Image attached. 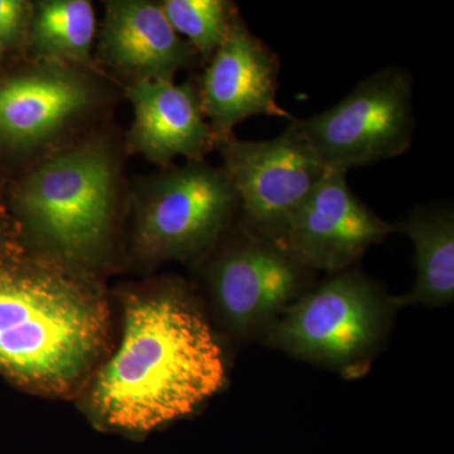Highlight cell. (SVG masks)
<instances>
[{
	"mask_svg": "<svg viewBox=\"0 0 454 454\" xmlns=\"http://www.w3.org/2000/svg\"><path fill=\"white\" fill-rule=\"evenodd\" d=\"M11 244H9V238L7 231H5L4 226L0 223V258L3 256L12 255Z\"/></svg>",
	"mask_w": 454,
	"mask_h": 454,
	"instance_id": "cell-18",
	"label": "cell"
},
{
	"mask_svg": "<svg viewBox=\"0 0 454 454\" xmlns=\"http://www.w3.org/2000/svg\"><path fill=\"white\" fill-rule=\"evenodd\" d=\"M394 309L378 284L349 268L291 304L271 325L267 340L291 356L348 375L376 354Z\"/></svg>",
	"mask_w": 454,
	"mask_h": 454,
	"instance_id": "cell-4",
	"label": "cell"
},
{
	"mask_svg": "<svg viewBox=\"0 0 454 454\" xmlns=\"http://www.w3.org/2000/svg\"><path fill=\"white\" fill-rule=\"evenodd\" d=\"M139 199V243L154 258L201 255L239 212L225 170L205 160H188L149 179Z\"/></svg>",
	"mask_w": 454,
	"mask_h": 454,
	"instance_id": "cell-7",
	"label": "cell"
},
{
	"mask_svg": "<svg viewBox=\"0 0 454 454\" xmlns=\"http://www.w3.org/2000/svg\"><path fill=\"white\" fill-rule=\"evenodd\" d=\"M162 8L170 26L205 61L219 49L239 13L234 3L227 0H166Z\"/></svg>",
	"mask_w": 454,
	"mask_h": 454,
	"instance_id": "cell-16",
	"label": "cell"
},
{
	"mask_svg": "<svg viewBox=\"0 0 454 454\" xmlns=\"http://www.w3.org/2000/svg\"><path fill=\"white\" fill-rule=\"evenodd\" d=\"M411 239L417 277L411 291L391 298L395 309L422 304L442 307L454 300V212L452 205L418 206L393 223Z\"/></svg>",
	"mask_w": 454,
	"mask_h": 454,
	"instance_id": "cell-14",
	"label": "cell"
},
{
	"mask_svg": "<svg viewBox=\"0 0 454 454\" xmlns=\"http://www.w3.org/2000/svg\"><path fill=\"white\" fill-rule=\"evenodd\" d=\"M29 7L20 0H0V44H11L23 32Z\"/></svg>",
	"mask_w": 454,
	"mask_h": 454,
	"instance_id": "cell-17",
	"label": "cell"
},
{
	"mask_svg": "<svg viewBox=\"0 0 454 454\" xmlns=\"http://www.w3.org/2000/svg\"><path fill=\"white\" fill-rule=\"evenodd\" d=\"M118 167L104 140H89L44 160L18 188L17 210L33 234L64 258L100 252L112 232Z\"/></svg>",
	"mask_w": 454,
	"mask_h": 454,
	"instance_id": "cell-3",
	"label": "cell"
},
{
	"mask_svg": "<svg viewBox=\"0 0 454 454\" xmlns=\"http://www.w3.org/2000/svg\"><path fill=\"white\" fill-rule=\"evenodd\" d=\"M97 32L88 0H50L37 5L32 20L33 50L50 62H83Z\"/></svg>",
	"mask_w": 454,
	"mask_h": 454,
	"instance_id": "cell-15",
	"label": "cell"
},
{
	"mask_svg": "<svg viewBox=\"0 0 454 454\" xmlns=\"http://www.w3.org/2000/svg\"><path fill=\"white\" fill-rule=\"evenodd\" d=\"M100 46L106 61L134 82H175L197 56L170 26L162 4L145 0L107 3Z\"/></svg>",
	"mask_w": 454,
	"mask_h": 454,
	"instance_id": "cell-13",
	"label": "cell"
},
{
	"mask_svg": "<svg viewBox=\"0 0 454 454\" xmlns=\"http://www.w3.org/2000/svg\"><path fill=\"white\" fill-rule=\"evenodd\" d=\"M134 121L129 145L152 162L175 158L202 160L217 137L206 121L196 86L167 80H138L128 90Z\"/></svg>",
	"mask_w": 454,
	"mask_h": 454,
	"instance_id": "cell-12",
	"label": "cell"
},
{
	"mask_svg": "<svg viewBox=\"0 0 454 454\" xmlns=\"http://www.w3.org/2000/svg\"><path fill=\"white\" fill-rule=\"evenodd\" d=\"M413 86L409 71L387 66L364 79L331 109L294 121L325 169L348 173L411 149Z\"/></svg>",
	"mask_w": 454,
	"mask_h": 454,
	"instance_id": "cell-5",
	"label": "cell"
},
{
	"mask_svg": "<svg viewBox=\"0 0 454 454\" xmlns=\"http://www.w3.org/2000/svg\"><path fill=\"white\" fill-rule=\"evenodd\" d=\"M393 232V223L355 195L348 173L328 169L295 212L283 245L312 273L333 276L354 267L367 249Z\"/></svg>",
	"mask_w": 454,
	"mask_h": 454,
	"instance_id": "cell-9",
	"label": "cell"
},
{
	"mask_svg": "<svg viewBox=\"0 0 454 454\" xmlns=\"http://www.w3.org/2000/svg\"><path fill=\"white\" fill-rule=\"evenodd\" d=\"M122 330L92 396L98 414L114 428H158L193 413L225 384L220 345L178 289L133 298Z\"/></svg>",
	"mask_w": 454,
	"mask_h": 454,
	"instance_id": "cell-1",
	"label": "cell"
},
{
	"mask_svg": "<svg viewBox=\"0 0 454 454\" xmlns=\"http://www.w3.org/2000/svg\"><path fill=\"white\" fill-rule=\"evenodd\" d=\"M104 313L59 274L0 258V373L27 387H64L94 357Z\"/></svg>",
	"mask_w": 454,
	"mask_h": 454,
	"instance_id": "cell-2",
	"label": "cell"
},
{
	"mask_svg": "<svg viewBox=\"0 0 454 454\" xmlns=\"http://www.w3.org/2000/svg\"><path fill=\"white\" fill-rule=\"evenodd\" d=\"M312 277L283 245L244 227L208 269L216 309L243 336L267 334L284 310L309 291Z\"/></svg>",
	"mask_w": 454,
	"mask_h": 454,
	"instance_id": "cell-8",
	"label": "cell"
},
{
	"mask_svg": "<svg viewBox=\"0 0 454 454\" xmlns=\"http://www.w3.org/2000/svg\"><path fill=\"white\" fill-rule=\"evenodd\" d=\"M207 62L196 90L203 115L219 142L234 136L236 125L253 116L292 121L277 101L279 59L250 31L240 14Z\"/></svg>",
	"mask_w": 454,
	"mask_h": 454,
	"instance_id": "cell-10",
	"label": "cell"
},
{
	"mask_svg": "<svg viewBox=\"0 0 454 454\" xmlns=\"http://www.w3.org/2000/svg\"><path fill=\"white\" fill-rule=\"evenodd\" d=\"M94 101L88 80L50 62L0 82V143L28 148L49 142Z\"/></svg>",
	"mask_w": 454,
	"mask_h": 454,
	"instance_id": "cell-11",
	"label": "cell"
},
{
	"mask_svg": "<svg viewBox=\"0 0 454 454\" xmlns=\"http://www.w3.org/2000/svg\"><path fill=\"white\" fill-rule=\"evenodd\" d=\"M217 146L238 197L244 229L283 245L295 212L328 170L294 118L276 138L253 142L230 136Z\"/></svg>",
	"mask_w": 454,
	"mask_h": 454,
	"instance_id": "cell-6",
	"label": "cell"
}]
</instances>
